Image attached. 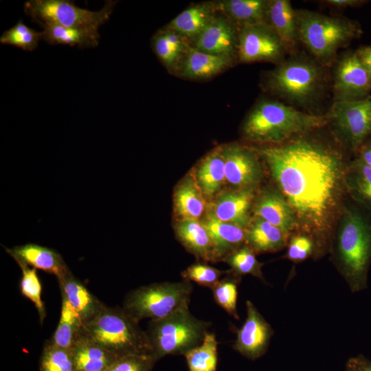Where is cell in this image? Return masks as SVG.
<instances>
[{
  "label": "cell",
  "mask_w": 371,
  "mask_h": 371,
  "mask_svg": "<svg viewBox=\"0 0 371 371\" xmlns=\"http://www.w3.org/2000/svg\"><path fill=\"white\" fill-rule=\"evenodd\" d=\"M85 325L80 316L73 308L67 299L62 295L60 317L52 344L60 348L70 349L75 339Z\"/></svg>",
  "instance_id": "obj_31"
},
{
  "label": "cell",
  "mask_w": 371,
  "mask_h": 371,
  "mask_svg": "<svg viewBox=\"0 0 371 371\" xmlns=\"http://www.w3.org/2000/svg\"><path fill=\"white\" fill-rule=\"evenodd\" d=\"M181 66L180 75L189 79H207L228 68L234 60L224 56L210 54L190 47Z\"/></svg>",
  "instance_id": "obj_26"
},
{
  "label": "cell",
  "mask_w": 371,
  "mask_h": 371,
  "mask_svg": "<svg viewBox=\"0 0 371 371\" xmlns=\"http://www.w3.org/2000/svg\"><path fill=\"white\" fill-rule=\"evenodd\" d=\"M288 55L278 34L265 23L239 28L238 60L240 63L268 62L276 65Z\"/></svg>",
  "instance_id": "obj_12"
},
{
  "label": "cell",
  "mask_w": 371,
  "mask_h": 371,
  "mask_svg": "<svg viewBox=\"0 0 371 371\" xmlns=\"http://www.w3.org/2000/svg\"><path fill=\"white\" fill-rule=\"evenodd\" d=\"M247 317L236 330L234 349L250 360H256L267 352L273 330L271 325L249 300L246 301Z\"/></svg>",
  "instance_id": "obj_14"
},
{
  "label": "cell",
  "mask_w": 371,
  "mask_h": 371,
  "mask_svg": "<svg viewBox=\"0 0 371 371\" xmlns=\"http://www.w3.org/2000/svg\"><path fill=\"white\" fill-rule=\"evenodd\" d=\"M43 27L41 40L50 45L80 47H96L100 35L98 30L72 28L52 23H39Z\"/></svg>",
  "instance_id": "obj_30"
},
{
  "label": "cell",
  "mask_w": 371,
  "mask_h": 371,
  "mask_svg": "<svg viewBox=\"0 0 371 371\" xmlns=\"http://www.w3.org/2000/svg\"><path fill=\"white\" fill-rule=\"evenodd\" d=\"M201 221L211 238L213 262L224 261L236 250L247 245L246 229L219 220L208 207Z\"/></svg>",
  "instance_id": "obj_17"
},
{
  "label": "cell",
  "mask_w": 371,
  "mask_h": 371,
  "mask_svg": "<svg viewBox=\"0 0 371 371\" xmlns=\"http://www.w3.org/2000/svg\"><path fill=\"white\" fill-rule=\"evenodd\" d=\"M332 133L344 148L356 153L371 137V94L348 102H332L325 113Z\"/></svg>",
  "instance_id": "obj_9"
},
{
  "label": "cell",
  "mask_w": 371,
  "mask_h": 371,
  "mask_svg": "<svg viewBox=\"0 0 371 371\" xmlns=\"http://www.w3.org/2000/svg\"><path fill=\"white\" fill-rule=\"evenodd\" d=\"M210 325L192 315L188 308L150 320L146 333L154 357L159 360L167 355H183L201 344Z\"/></svg>",
  "instance_id": "obj_7"
},
{
  "label": "cell",
  "mask_w": 371,
  "mask_h": 371,
  "mask_svg": "<svg viewBox=\"0 0 371 371\" xmlns=\"http://www.w3.org/2000/svg\"><path fill=\"white\" fill-rule=\"evenodd\" d=\"M313 239L307 235H297L289 241L286 258L294 262H302L313 253Z\"/></svg>",
  "instance_id": "obj_42"
},
{
  "label": "cell",
  "mask_w": 371,
  "mask_h": 371,
  "mask_svg": "<svg viewBox=\"0 0 371 371\" xmlns=\"http://www.w3.org/2000/svg\"><path fill=\"white\" fill-rule=\"evenodd\" d=\"M240 282V276L229 270L226 276L222 278L211 289L216 304L236 319H239L237 298Z\"/></svg>",
  "instance_id": "obj_34"
},
{
  "label": "cell",
  "mask_w": 371,
  "mask_h": 371,
  "mask_svg": "<svg viewBox=\"0 0 371 371\" xmlns=\"http://www.w3.org/2000/svg\"><path fill=\"white\" fill-rule=\"evenodd\" d=\"M299 43L323 66L329 68L338 52L363 34L357 21L305 10H295Z\"/></svg>",
  "instance_id": "obj_4"
},
{
  "label": "cell",
  "mask_w": 371,
  "mask_h": 371,
  "mask_svg": "<svg viewBox=\"0 0 371 371\" xmlns=\"http://www.w3.org/2000/svg\"><path fill=\"white\" fill-rule=\"evenodd\" d=\"M269 0H226L216 3L223 12L239 28L265 23Z\"/></svg>",
  "instance_id": "obj_29"
},
{
  "label": "cell",
  "mask_w": 371,
  "mask_h": 371,
  "mask_svg": "<svg viewBox=\"0 0 371 371\" xmlns=\"http://www.w3.org/2000/svg\"><path fill=\"white\" fill-rule=\"evenodd\" d=\"M327 69L310 54L297 51L268 71L263 85L275 99L300 110L319 114L317 109L331 91V76Z\"/></svg>",
  "instance_id": "obj_2"
},
{
  "label": "cell",
  "mask_w": 371,
  "mask_h": 371,
  "mask_svg": "<svg viewBox=\"0 0 371 371\" xmlns=\"http://www.w3.org/2000/svg\"><path fill=\"white\" fill-rule=\"evenodd\" d=\"M103 371H107V370H103Z\"/></svg>",
  "instance_id": "obj_47"
},
{
  "label": "cell",
  "mask_w": 371,
  "mask_h": 371,
  "mask_svg": "<svg viewBox=\"0 0 371 371\" xmlns=\"http://www.w3.org/2000/svg\"><path fill=\"white\" fill-rule=\"evenodd\" d=\"M192 290L191 282L184 280L142 286L126 295L122 308L138 322L161 319L188 308Z\"/></svg>",
  "instance_id": "obj_8"
},
{
  "label": "cell",
  "mask_w": 371,
  "mask_h": 371,
  "mask_svg": "<svg viewBox=\"0 0 371 371\" xmlns=\"http://www.w3.org/2000/svg\"><path fill=\"white\" fill-rule=\"evenodd\" d=\"M252 212L287 234L297 225L295 214L280 191L267 190L256 198Z\"/></svg>",
  "instance_id": "obj_18"
},
{
  "label": "cell",
  "mask_w": 371,
  "mask_h": 371,
  "mask_svg": "<svg viewBox=\"0 0 371 371\" xmlns=\"http://www.w3.org/2000/svg\"><path fill=\"white\" fill-rule=\"evenodd\" d=\"M347 168L345 185L357 199L371 207V168L357 157Z\"/></svg>",
  "instance_id": "obj_33"
},
{
  "label": "cell",
  "mask_w": 371,
  "mask_h": 371,
  "mask_svg": "<svg viewBox=\"0 0 371 371\" xmlns=\"http://www.w3.org/2000/svg\"><path fill=\"white\" fill-rule=\"evenodd\" d=\"M208 203L192 171L177 184L173 194L174 212L179 220H200Z\"/></svg>",
  "instance_id": "obj_22"
},
{
  "label": "cell",
  "mask_w": 371,
  "mask_h": 371,
  "mask_svg": "<svg viewBox=\"0 0 371 371\" xmlns=\"http://www.w3.org/2000/svg\"><path fill=\"white\" fill-rule=\"evenodd\" d=\"M85 328L101 346L116 358L129 355H153L146 331L122 308L105 305Z\"/></svg>",
  "instance_id": "obj_6"
},
{
  "label": "cell",
  "mask_w": 371,
  "mask_h": 371,
  "mask_svg": "<svg viewBox=\"0 0 371 371\" xmlns=\"http://www.w3.org/2000/svg\"><path fill=\"white\" fill-rule=\"evenodd\" d=\"M178 240L196 258L212 262L210 236L201 220H179L174 225Z\"/></svg>",
  "instance_id": "obj_27"
},
{
  "label": "cell",
  "mask_w": 371,
  "mask_h": 371,
  "mask_svg": "<svg viewBox=\"0 0 371 371\" xmlns=\"http://www.w3.org/2000/svg\"><path fill=\"white\" fill-rule=\"evenodd\" d=\"M57 279L61 295L67 299L84 325L93 319L104 307L71 271Z\"/></svg>",
  "instance_id": "obj_23"
},
{
  "label": "cell",
  "mask_w": 371,
  "mask_h": 371,
  "mask_svg": "<svg viewBox=\"0 0 371 371\" xmlns=\"http://www.w3.org/2000/svg\"><path fill=\"white\" fill-rule=\"evenodd\" d=\"M255 189L223 190L207 207L219 220L247 229L252 218Z\"/></svg>",
  "instance_id": "obj_16"
},
{
  "label": "cell",
  "mask_w": 371,
  "mask_h": 371,
  "mask_svg": "<svg viewBox=\"0 0 371 371\" xmlns=\"http://www.w3.org/2000/svg\"><path fill=\"white\" fill-rule=\"evenodd\" d=\"M327 125L326 114L308 113L276 99H262L247 114L242 133L249 142L276 145Z\"/></svg>",
  "instance_id": "obj_3"
},
{
  "label": "cell",
  "mask_w": 371,
  "mask_h": 371,
  "mask_svg": "<svg viewBox=\"0 0 371 371\" xmlns=\"http://www.w3.org/2000/svg\"><path fill=\"white\" fill-rule=\"evenodd\" d=\"M356 52L361 62L371 74V45L359 47Z\"/></svg>",
  "instance_id": "obj_46"
},
{
  "label": "cell",
  "mask_w": 371,
  "mask_h": 371,
  "mask_svg": "<svg viewBox=\"0 0 371 371\" xmlns=\"http://www.w3.org/2000/svg\"><path fill=\"white\" fill-rule=\"evenodd\" d=\"M335 258L341 275L352 293L368 288L371 265V225L355 209L346 208L342 213Z\"/></svg>",
  "instance_id": "obj_5"
},
{
  "label": "cell",
  "mask_w": 371,
  "mask_h": 371,
  "mask_svg": "<svg viewBox=\"0 0 371 371\" xmlns=\"http://www.w3.org/2000/svg\"><path fill=\"white\" fill-rule=\"evenodd\" d=\"M265 23L278 34L289 55L297 52L295 9L290 1L269 0Z\"/></svg>",
  "instance_id": "obj_20"
},
{
  "label": "cell",
  "mask_w": 371,
  "mask_h": 371,
  "mask_svg": "<svg viewBox=\"0 0 371 371\" xmlns=\"http://www.w3.org/2000/svg\"><path fill=\"white\" fill-rule=\"evenodd\" d=\"M256 254L249 245H245L230 254L224 262L236 275H251L265 282L262 271L263 263L257 260Z\"/></svg>",
  "instance_id": "obj_35"
},
{
  "label": "cell",
  "mask_w": 371,
  "mask_h": 371,
  "mask_svg": "<svg viewBox=\"0 0 371 371\" xmlns=\"http://www.w3.org/2000/svg\"><path fill=\"white\" fill-rule=\"evenodd\" d=\"M229 271H221L203 262H195L181 272L184 280L212 289Z\"/></svg>",
  "instance_id": "obj_39"
},
{
  "label": "cell",
  "mask_w": 371,
  "mask_h": 371,
  "mask_svg": "<svg viewBox=\"0 0 371 371\" xmlns=\"http://www.w3.org/2000/svg\"><path fill=\"white\" fill-rule=\"evenodd\" d=\"M314 131L255 149L292 208L297 224L322 243L340 200L346 169L341 151L315 136Z\"/></svg>",
  "instance_id": "obj_1"
},
{
  "label": "cell",
  "mask_w": 371,
  "mask_h": 371,
  "mask_svg": "<svg viewBox=\"0 0 371 371\" xmlns=\"http://www.w3.org/2000/svg\"><path fill=\"white\" fill-rule=\"evenodd\" d=\"M157 361L151 355H129L117 358L107 371H151Z\"/></svg>",
  "instance_id": "obj_41"
},
{
  "label": "cell",
  "mask_w": 371,
  "mask_h": 371,
  "mask_svg": "<svg viewBox=\"0 0 371 371\" xmlns=\"http://www.w3.org/2000/svg\"><path fill=\"white\" fill-rule=\"evenodd\" d=\"M218 11L216 3H203L179 13L167 26L188 41H194L212 21Z\"/></svg>",
  "instance_id": "obj_25"
},
{
  "label": "cell",
  "mask_w": 371,
  "mask_h": 371,
  "mask_svg": "<svg viewBox=\"0 0 371 371\" xmlns=\"http://www.w3.org/2000/svg\"><path fill=\"white\" fill-rule=\"evenodd\" d=\"M331 76L333 102L359 100L371 94V74L356 50L344 52L335 61Z\"/></svg>",
  "instance_id": "obj_11"
},
{
  "label": "cell",
  "mask_w": 371,
  "mask_h": 371,
  "mask_svg": "<svg viewBox=\"0 0 371 371\" xmlns=\"http://www.w3.org/2000/svg\"><path fill=\"white\" fill-rule=\"evenodd\" d=\"M116 2L107 1L102 10L80 8L68 0H30L24 10L35 22L63 27L98 30L109 19Z\"/></svg>",
  "instance_id": "obj_10"
},
{
  "label": "cell",
  "mask_w": 371,
  "mask_h": 371,
  "mask_svg": "<svg viewBox=\"0 0 371 371\" xmlns=\"http://www.w3.org/2000/svg\"><path fill=\"white\" fill-rule=\"evenodd\" d=\"M239 27L225 15L217 14L194 41L193 47L238 60Z\"/></svg>",
  "instance_id": "obj_15"
},
{
  "label": "cell",
  "mask_w": 371,
  "mask_h": 371,
  "mask_svg": "<svg viewBox=\"0 0 371 371\" xmlns=\"http://www.w3.org/2000/svg\"><path fill=\"white\" fill-rule=\"evenodd\" d=\"M246 229V243L256 253L273 252L282 249L289 236L278 227L256 216H253Z\"/></svg>",
  "instance_id": "obj_28"
},
{
  "label": "cell",
  "mask_w": 371,
  "mask_h": 371,
  "mask_svg": "<svg viewBox=\"0 0 371 371\" xmlns=\"http://www.w3.org/2000/svg\"><path fill=\"white\" fill-rule=\"evenodd\" d=\"M40 371H77L70 350L55 346L47 341L43 346Z\"/></svg>",
  "instance_id": "obj_36"
},
{
  "label": "cell",
  "mask_w": 371,
  "mask_h": 371,
  "mask_svg": "<svg viewBox=\"0 0 371 371\" xmlns=\"http://www.w3.org/2000/svg\"><path fill=\"white\" fill-rule=\"evenodd\" d=\"M345 371H371V361L361 354L352 357L346 363Z\"/></svg>",
  "instance_id": "obj_43"
},
{
  "label": "cell",
  "mask_w": 371,
  "mask_h": 371,
  "mask_svg": "<svg viewBox=\"0 0 371 371\" xmlns=\"http://www.w3.org/2000/svg\"><path fill=\"white\" fill-rule=\"evenodd\" d=\"M218 341L214 333L207 332L199 346L186 352L189 371H216L218 366Z\"/></svg>",
  "instance_id": "obj_32"
},
{
  "label": "cell",
  "mask_w": 371,
  "mask_h": 371,
  "mask_svg": "<svg viewBox=\"0 0 371 371\" xmlns=\"http://www.w3.org/2000/svg\"><path fill=\"white\" fill-rule=\"evenodd\" d=\"M42 32H36L19 21L13 27L5 31L0 37V43L14 45L25 51L34 50L41 40Z\"/></svg>",
  "instance_id": "obj_38"
},
{
  "label": "cell",
  "mask_w": 371,
  "mask_h": 371,
  "mask_svg": "<svg viewBox=\"0 0 371 371\" xmlns=\"http://www.w3.org/2000/svg\"><path fill=\"white\" fill-rule=\"evenodd\" d=\"M21 269L22 277L20 281L21 293L31 300L39 315L40 322L43 323L46 316L45 308L41 298L42 287L36 273V269L30 268L26 264L16 261Z\"/></svg>",
  "instance_id": "obj_37"
},
{
  "label": "cell",
  "mask_w": 371,
  "mask_h": 371,
  "mask_svg": "<svg viewBox=\"0 0 371 371\" xmlns=\"http://www.w3.org/2000/svg\"><path fill=\"white\" fill-rule=\"evenodd\" d=\"M193 173L206 201L212 202L223 191L226 183L221 147L216 148L204 157Z\"/></svg>",
  "instance_id": "obj_24"
},
{
  "label": "cell",
  "mask_w": 371,
  "mask_h": 371,
  "mask_svg": "<svg viewBox=\"0 0 371 371\" xmlns=\"http://www.w3.org/2000/svg\"><path fill=\"white\" fill-rule=\"evenodd\" d=\"M323 3L337 8L359 7L368 3L364 0H325Z\"/></svg>",
  "instance_id": "obj_44"
},
{
  "label": "cell",
  "mask_w": 371,
  "mask_h": 371,
  "mask_svg": "<svg viewBox=\"0 0 371 371\" xmlns=\"http://www.w3.org/2000/svg\"><path fill=\"white\" fill-rule=\"evenodd\" d=\"M69 350L77 371L106 370L117 359L101 346L85 327Z\"/></svg>",
  "instance_id": "obj_19"
},
{
  "label": "cell",
  "mask_w": 371,
  "mask_h": 371,
  "mask_svg": "<svg viewBox=\"0 0 371 371\" xmlns=\"http://www.w3.org/2000/svg\"><path fill=\"white\" fill-rule=\"evenodd\" d=\"M226 183L232 189L256 188L262 179L260 156L255 148L238 144L221 146Z\"/></svg>",
  "instance_id": "obj_13"
},
{
  "label": "cell",
  "mask_w": 371,
  "mask_h": 371,
  "mask_svg": "<svg viewBox=\"0 0 371 371\" xmlns=\"http://www.w3.org/2000/svg\"><path fill=\"white\" fill-rule=\"evenodd\" d=\"M14 260L33 268L55 275L59 278L70 271L61 255L54 249L37 244L27 243L5 248Z\"/></svg>",
  "instance_id": "obj_21"
},
{
  "label": "cell",
  "mask_w": 371,
  "mask_h": 371,
  "mask_svg": "<svg viewBox=\"0 0 371 371\" xmlns=\"http://www.w3.org/2000/svg\"><path fill=\"white\" fill-rule=\"evenodd\" d=\"M154 52L167 68H173L185 54L169 43L164 30L158 32L152 40Z\"/></svg>",
  "instance_id": "obj_40"
},
{
  "label": "cell",
  "mask_w": 371,
  "mask_h": 371,
  "mask_svg": "<svg viewBox=\"0 0 371 371\" xmlns=\"http://www.w3.org/2000/svg\"><path fill=\"white\" fill-rule=\"evenodd\" d=\"M356 157L371 168V137L359 148Z\"/></svg>",
  "instance_id": "obj_45"
}]
</instances>
